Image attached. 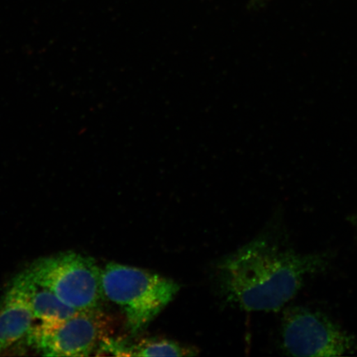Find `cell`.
Returning <instances> with one entry per match:
<instances>
[{
    "mask_svg": "<svg viewBox=\"0 0 357 357\" xmlns=\"http://www.w3.org/2000/svg\"><path fill=\"white\" fill-rule=\"evenodd\" d=\"M25 271L77 312L100 310L105 298L101 270L93 259L75 252L61 253L39 259Z\"/></svg>",
    "mask_w": 357,
    "mask_h": 357,
    "instance_id": "obj_3",
    "label": "cell"
},
{
    "mask_svg": "<svg viewBox=\"0 0 357 357\" xmlns=\"http://www.w3.org/2000/svg\"><path fill=\"white\" fill-rule=\"evenodd\" d=\"M98 351L119 356H190L198 354L193 347L162 338L142 339L133 344H127L109 337L101 343Z\"/></svg>",
    "mask_w": 357,
    "mask_h": 357,
    "instance_id": "obj_7",
    "label": "cell"
},
{
    "mask_svg": "<svg viewBox=\"0 0 357 357\" xmlns=\"http://www.w3.org/2000/svg\"><path fill=\"white\" fill-rule=\"evenodd\" d=\"M24 273L35 319L42 322H56L69 319L78 312L61 301L50 289L36 283L26 271Z\"/></svg>",
    "mask_w": 357,
    "mask_h": 357,
    "instance_id": "obj_8",
    "label": "cell"
},
{
    "mask_svg": "<svg viewBox=\"0 0 357 357\" xmlns=\"http://www.w3.org/2000/svg\"><path fill=\"white\" fill-rule=\"evenodd\" d=\"M34 319L22 272L13 280L0 303V354L29 334Z\"/></svg>",
    "mask_w": 357,
    "mask_h": 357,
    "instance_id": "obj_6",
    "label": "cell"
},
{
    "mask_svg": "<svg viewBox=\"0 0 357 357\" xmlns=\"http://www.w3.org/2000/svg\"><path fill=\"white\" fill-rule=\"evenodd\" d=\"M101 283L104 296L123 312L132 335L144 331L180 290L173 280L114 262L101 270Z\"/></svg>",
    "mask_w": 357,
    "mask_h": 357,
    "instance_id": "obj_2",
    "label": "cell"
},
{
    "mask_svg": "<svg viewBox=\"0 0 357 357\" xmlns=\"http://www.w3.org/2000/svg\"><path fill=\"white\" fill-rule=\"evenodd\" d=\"M282 345L289 356L330 357L351 354L356 342L328 317L296 307L284 316Z\"/></svg>",
    "mask_w": 357,
    "mask_h": 357,
    "instance_id": "obj_4",
    "label": "cell"
},
{
    "mask_svg": "<svg viewBox=\"0 0 357 357\" xmlns=\"http://www.w3.org/2000/svg\"><path fill=\"white\" fill-rule=\"evenodd\" d=\"M109 319L100 310L83 311L56 322H42L30 338L45 356H86L109 338Z\"/></svg>",
    "mask_w": 357,
    "mask_h": 357,
    "instance_id": "obj_5",
    "label": "cell"
},
{
    "mask_svg": "<svg viewBox=\"0 0 357 357\" xmlns=\"http://www.w3.org/2000/svg\"><path fill=\"white\" fill-rule=\"evenodd\" d=\"M324 259L259 238L223 259L216 269L222 296L248 312H278L300 292Z\"/></svg>",
    "mask_w": 357,
    "mask_h": 357,
    "instance_id": "obj_1",
    "label": "cell"
}]
</instances>
